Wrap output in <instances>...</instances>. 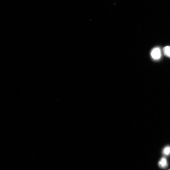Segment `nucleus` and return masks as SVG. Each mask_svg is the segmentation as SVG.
Segmentation results:
<instances>
[{"label":"nucleus","instance_id":"20e7f679","mask_svg":"<svg viewBox=\"0 0 170 170\" xmlns=\"http://www.w3.org/2000/svg\"><path fill=\"white\" fill-rule=\"evenodd\" d=\"M164 55L166 56L170 57V46H166L163 49Z\"/></svg>","mask_w":170,"mask_h":170},{"label":"nucleus","instance_id":"f257e3e1","mask_svg":"<svg viewBox=\"0 0 170 170\" xmlns=\"http://www.w3.org/2000/svg\"><path fill=\"white\" fill-rule=\"evenodd\" d=\"M151 56L153 59L154 60L160 59L161 56V53L160 48L158 47H156L151 50Z\"/></svg>","mask_w":170,"mask_h":170},{"label":"nucleus","instance_id":"7ed1b4c3","mask_svg":"<svg viewBox=\"0 0 170 170\" xmlns=\"http://www.w3.org/2000/svg\"><path fill=\"white\" fill-rule=\"evenodd\" d=\"M162 154L165 156H168L170 155V146H167L165 147L162 151Z\"/></svg>","mask_w":170,"mask_h":170},{"label":"nucleus","instance_id":"f03ea898","mask_svg":"<svg viewBox=\"0 0 170 170\" xmlns=\"http://www.w3.org/2000/svg\"><path fill=\"white\" fill-rule=\"evenodd\" d=\"M158 165L160 168L165 169L168 166V163L167 159L165 157H162L158 162Z\"/></svg>","mask_w":170,"mask_h":170},{"label":"nucleus","instance_id":"39448f33","mask_svg":"<svg viewBox=\"0 0 170 170\" xmlns=\"http://www.w3.org/2000/svg\"><path fill=\"white\" fill-rule=\"evenodd\" d=\"M169 170H170V169Z\"/></svg>","mask_w":170,"mask_h":170}]
</instances>
